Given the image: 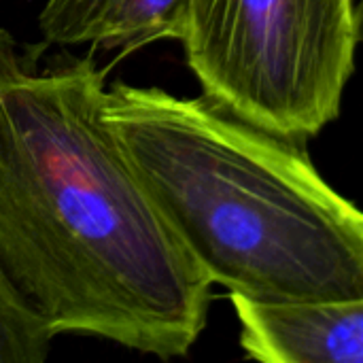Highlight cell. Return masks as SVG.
Returning <instances> with one entry per match:
<instances>
[{"mask_svg": "<svg viewBox=\"0 0 363 363\" xmlns=\"http://www.w3.org/2000/svg\"><path fill=\"white\" fill-rule=\"evenodd\" d=\"M189 0H47L38 13L43 43L104 47L128 55L160 40H177Z\"/></svg>", "mask_w": 363, "mask_h": 363, "instance_id": "5", "label": "cell"}, {"mask_svg": "<svg viewBox=\"0 0 363 363\" xmlns=\"http://www.w3.org/2000/svg\"><path fill=\"white\" fill-rule=\"evenodd\" d=\"M55 336L0 266V363H43Z\"/></svg>", "mask_w": 363, "mask_h": 363, "instance_id": "6", "label": "cell"}, {"mask_svg": "<svg viewBox=\"0 0 363 363\" xmlns=\"http://www.w3.org/2000/svg\"><path fill=\"white\" fill-rule=\"evenodd\" d=\"M359 34L355 0H189L179 43L204 98L304 143L340 115Z\"/></svg>", "mask_w": 363, "mask_h": 363, "instance_id": "3", "label": "cell"}, {"mask_svg": "<svg viewBox=\"0 0 363 363\" xmlns=\"http://www.w3.org/2000/svg\"><path fill=\"white\" fill-rule=\"evenodd\" d=\"M240 347L264 363H363V298L262 304L230 298Z\"/></svg>", "mask_w": 363, "mask_h": 363, "instance_id": "4", "label": "cell"}, {"mask_svg": "<svg viewBox=\"0 0 363 363\" xmlns=\"http://www.w3.org/2000/svg\"><path fill=\"white\" fill-rule=\"evenodd\" d=\"M359 23H362V30H363V0H362V4H359Z\"/></svg>", "mask_w": 363, "mask_h": 363, "instance_id": "7", "label": "cell"}, {"mask_svg": "<svg viewBox=\"0 0 363 363\" xmlns=\"http://www.w3.org/2000/svg\"><path fill=\"white\" fill-rule=\"evenodd\" d=\"M45 47L0 28V266L55 338L185 357L215 285L104 119L108 66Z\"/></svg>", "mask_w": 363, "mask_h": 363, "instance_id": "1", "label": "cell"}, {"mask_svg": "<svg viewBox=\"0 0 363 363\" xmlns=\"http://www.w3.org/2000/svg\"><path fill=\"white\" fill-rule=\"evenodd\" d=\"M104 119L162 217L230 298H363V211L321 177L302 140L204 96L125 81L106 87Z\"/></svg>", "mask_w": 363, "mask_h": 363, "instance_id": "2", "label": "cell"}]
</instances>
